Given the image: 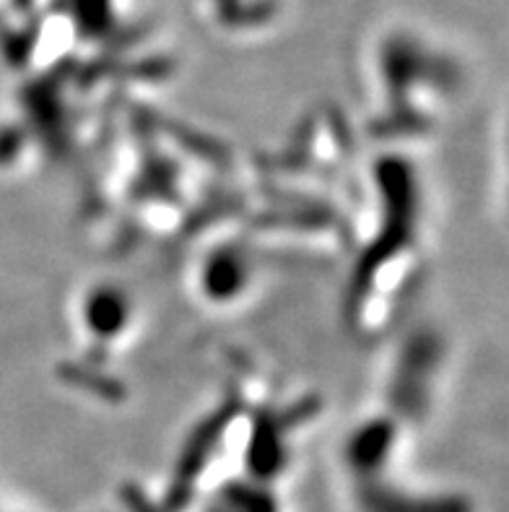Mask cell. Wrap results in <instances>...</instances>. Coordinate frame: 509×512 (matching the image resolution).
<instances>
[{"instance_id":"obj_1","label":"cell","mask_w":509,"mask_h":512,"mask_svg":"<svg viewBox=\"0 0 509 512\" xmlns=\"http://www.w3.org/2000/svg\"><path fill=\"white\" fill-rule=\"evenodd\" d=\"M247 279H250V263L245 255L232 247H221L203 260L198 286L211 302H229L245 292Z\"/></svg>"}]
</instances>
